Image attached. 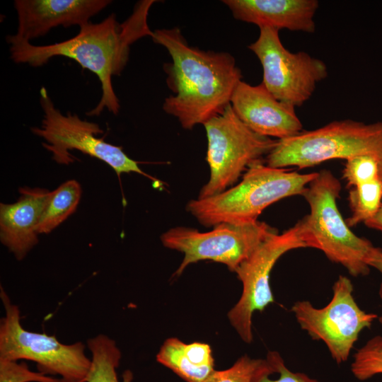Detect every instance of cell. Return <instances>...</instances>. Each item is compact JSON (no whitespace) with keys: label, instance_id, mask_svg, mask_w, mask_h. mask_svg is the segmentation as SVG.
Masks as SVG:
<instances>
[{"label":"cell","instance_id":"1","mask_svg":"<svg viewBox=\"0 0 382 382\" xmlns=\"http://www.w3.org/2000/svg\"><path fill=\"white\" fill-rule=\"evenodd\" d=\"M155 1L138 2L132 13L122 23L117 21L115 13L100 23L89 22L79 28L77 35L60 42L35 45L15 34L7 35L11 59L16 64L34 67L44 66L57 56L76 61L83 69L95 74L101 84L100 100L86 115L98 116L105 109L117 115L120 105L112 78L120 75L126 66L130 46L144 36L153 35L147 17Z\"/></svg>","mask_w":382,"mask_h":382},{"label":"cell","instance_id":"2","mask_svg":"<svg viewBox=\"0 0 382 382\" xmlns=\"http://www.w3.org/2000/svg\"><path fill=\"white\" fill-rule=\"evenodd\" d=\"M151 38L172 59L163 65L173 93L164 100L163 111L176 117L185 129L221 114L242 81L235 58L228 52L189 45L178 28L155 30Z\"/></svg>","mask_w":382,"mask_h":382},{"label":"cell","instance_id":"3","mask_svg":"<svg viewBox=\"0 0 382 382\" xmlns=\"http://www.w3.org/2000/svg\"><path fill=\"white\" fill-rule=\"evenodd\" d=\"M317 175L301 174L257 162L244 173L240 183L213 197L191 199L186 210L208 228L221 223L254 222L272 204L302 195Z\"/></svg>","mask_w":382,"mask_h":382},{"label":"cell","instance_id":"4","mask_svg":"<svg viewBox=\"0 0 382 382\" xmlns=\"http://www.w3.org/2000/svg\"><path fill=\"white\" fill-rule=\"evenodd\" d=\"M340 191V183L330 171L318 172L302 195L310 212L296 224L306 248L321 250L353 277L366 276L376 247L354 234L342 218L337 204Z\"/></svg>","mask_w":382,"mask_h":382},{"label":"cell","instance_id":"5","mask_svg":"<svg viewBox=\"0 0 382 382\" xmlns=\"http://www.w3.org/2000/svg\"><path fill=\"white\" fill-rule=\"evenodd\" d=\"M375 154L382 158V122L365 124L352 120L333 121L322 127L302 131L277 140L266 156L277 168L312 167L332 159Z\"/></svg>","mask_w":382,"mask_h":382},{"label":"cell","instance_id":"6","mask_svg":"<svg viewBox=\"0 0 382 382\" xmlns=\"http://www.w3.org/2000/svg\"><path fill=\"white\" fill-rule=\"evenodd\" d=\"M203 125L210 177L200 190L198 199L213 197L233 186L243 172L262 161L277 142L251 130L239 119L231 103L221 114Z\"/></svg>","mask_w":382,"mask_h":382},{"label":"cell","instance_id":"7","mask_svg":"<svg viewBox=\"0 0 382 382\" xmlns=\"http://www.w3.org/2000/svg\"><path fill=\"white\" fill-rule=\"evenodd\" d=\"M0 297L5 316L0 321V359L31 361L39 372L59 376L64 382H84L91 359L81 342H60L54 335L25 330L21 323V311L1 286Z\"/></svg>","mask_w":382,"mask_h":382},{"label":"cell","instance_id":"8","mask_svg":"<svg viewBox=\"0 0 382 382\" xmlns=\"http://www.w3.org/2000/svg\"><path fill=\"white\" fill-rule=\"evenodd\" d=\"M40 104L43 118L40 127L31 128L32 132L44 139L42 146L52 154L59 164L69 165L76 159L69 151L76 150L106 163L117 173H136L149 179H157L143 171L139 162L129 158L120 146L106 142L97 135L103 131L94 122L81 119L68 112L66 115L57 109L45 87L40 91Z\"/></svg>","mask_w":382,"mask_h":382},{"label":"cell","instance_id":"9","mask_svg":"<svg viewBox=\"0 0 382 382\" xmlns=\"http://www.w3.org/2000/svg\"><path fill=\"white\" fill-rule=\"evenodd\" d=\"M278 233L265 222L221 223L207 232L177 226L161 236L164 247L178 250L184 257L173 277H179L190 264L209 260L222 263L235 272L268 237Z\"/></svg>","mask_w":382,"mask_h":382},{"label":"cell","instance_id":"10","mask_svg":"<svg viewBox=\"0 0 382 382\" xmlns=\"http://www.w3.org/2000/svg\"><path fill=\"white\" fill-rule=\"evenodd\" d=\"M353 290L351 280L340 275L333 284L330 301L323 308H316L305 300L291 307L301 329L313 340L323 341L338 364L347 361L360 332L378 318L359 308Z\"/></svg>","mask_w":382,"mask_h":382},{"label":"cell","instance_id":"11","mask_svg":"<svg viewBox=\"0 0 382 382\" xmlns=\"http://www.w3.org/2000/svg\"><path fill=\"white\" fill-rule=\"evenodd\" d=\"M248 49L262 64L264 86L276 99L294 108L308 100L316 84L328 76L323 60L305 52H291L274 28H260L257 39Z\"/></svg>","mask_w":382,"mask_h":382},{"label":"cell","instance_id":"12","mask_svg":"<svg viewBox=\"0 0 382 382\" xmlns=\"http://www.w3.org/2000/svg\"><path fill=\"white\" fill-rule=\"evenodd\" d=\"M306 248L296 224L282 233L265 239L235 271L243 290L238 302L228 311V318L240 337L246 343L253 341L252 318L255 311H262L274 302L270 274L277 261L286 253Z\"/></svg>","mask_w":382,"mask_h":382},{"label":"cell","instance_id":"13","mask_svg":"<svg viewBox=\"0 0 382 382\" xmlns=\"http://www.w3.org/2000/svg\"><path fill=\"white\" fill-rule=\"evenodd\" d=\"M231 105L239 119L262 136L280 140L302 132L303 125L295 108L276 99L262 83L252 86L240 81Z\"/></svg>","mask_w":382,"mask_h":382},{"label":"cell","instance_id":"14","mask_svg":"<svg viewBox=\"0 0 382 382\" xmlns=\"http://www.w3.org/2000/svg\"><path fill=\"white\" fill-rule=\"evenodd\" d=\"M111 2L110 0H15L18 18L15 35L30 42L58 26L81 28Z\"/></svg>","mask_w":382,"mask_h":382},{"label":"cell","instance_id":"15","mask_svg":"<svg viewBox=\"0 0 382 382\" xmlns=\"http://www.w3.org/2000/svg\"><path fill=\"white\" fill-rule=\"evenodd\" d=\"M19 193L16 202L0 204V241L22 260L38 243V226L52 191L23 187Z\"/></svg>","mask_w":382,"mask_h":382},{"label":"cell","instance_id":"16","mask_svg":"<svg viewBox=\"0 0 382 382\" xmlns=\"http://www.w3.org/2000/svg\"><path fill=\"white\" fill-rule=\"evenodd\" d=\"M233 16L260 28L313 33L316 0H224Z\"/></svg>","mask_w":382,"mask_h":382},{"label":"cell","instance_id":"17","mask_svg":"<svg viewBox=\"0 0 382 382\" xmlns=\"http://www.w3.org/2000/svg\"><path fill=\"white\" fill-rule=\"evenodd\" d=\"M156 359L186 382H204L215 370L212 349L203 342L186 344L176 337L168 338Z\"/></svg>","mask_w":382,"mask_h":382},{"label":"cell","instance_id":"18","mask_svg":"<svg viewBox=\"0 0 382 382\" xmlns=\"http://www.w3.org/2000/svg\"><path fill=\"white\" fill-rule=\"evenodd\" d=\"M91 354V363L84 382H120L117 369L122 353L116 342L104 334H99L87 340ZM132 373L124 372L122 382H132Z\"/></svg>","mask_w":382,"mask_h":382},{"label":"cell","instance_id":"19","mask_svg":"<svg viewBox=\"0 0 382 382\" xmlns=\"http://www.w3.org/2000/svg\"><path fill=\"white\" fill-rule=\"evenodd\" d=\"M81 192V187L75 180H67L53 190L42 215L38 233H50L71 215L77 208Z\"/></svg>","mask_w":382,"mask_h":382},{"label":"cell","instance_id":"20","mask_svg":"<svg viewBox=\"0 0 382 382\" xmlns=\"http://www.w3.org/2000/svg\"><path fill=\"white\" fill-rule=\"evenodd\" d=\"M348 199L352 216L346 219L347 225L365 223L375 216L382 205L381 179L351 187Z\"/></svg>","mask_w":382,"mask_h":382},{"label":"cell","instance_id":"21","mask_svg":"<svg viewBox=\"0 0 382 382\" xmlns=\"http://www.w3.org/2000/svg\"><path fill=\"white\" fill-rule=\"evenodd\" d=\"M253 382H320L307 374L291 371L280 354L269 351L255 372Z\"/></svg>","mask_w":382,"mask_h":382},{"label":"cell","instance_id":"22","mask_svg":"<svg viewBox=\"0 0 382 382\" xmlns=\"http://www.w3.org/2000/svg\"><path fill=\"white\" fill-rule=\"evenodd\" d=\"M351 371L362 381L382 374V336H374L357 349L353 356Z\"/></svg>","mask_w":382,"mask_h":382},{"label":"cell","instance_id":"23","mask_svg":"<svg viewBox=\"0 0 382 382\" xmlns=\"http://www.w3.org/2000/svg\"><path fill=\"white\" fill-rule=\"evenodd\" d=\"M375 154L358 155L346 160L342 176L351 187L379 178V162Z\"/></svg>","mask_w":382,"mask_h":382},{"label":"cell","instance_id":"24","mask_svg":"<svg viewBox=\"0 0 382 382\" xmlns=\"http://www.w3.org/2000/svg\"><path fill=\"white\" fill-rule=\"evenodd\" d=\"M262 359L243 355L230 368L221 371L214 370L204 382H253L255 372Z\"/></svg>","mask_w":382,"mask_h":382},{"label":"cell","instance_id":"25","mask_svg":"<svg viewBox=\"0 0 382 382\" xmlns=\"http://www.w3.org/2000/svg\"><path fill=\"white\" fill-rule=\"evenodd\" d=\"M0 382H64L60 378L31 371L27 363L0 359Z\"/></svg>","mask_w":382,"mask_h":382},{"label":"cell","instance_id":"26","mask_svg":"<svg viewBox=\"0 0 382 382\" xmlns=\"http://www.w3.org/2000/svg\"><path fill=\"white\" fill-rule=\"evenodd\" d=\"M369 265L371 267H374L377 270L382 274V249L380 248H376V250L372 253L369 260ZM379 296L382 299V282L380 285ZM378 321L382 325V316L378 317Z\"/></svg>","mask_w":382,"mask_h":382},{"label":"cell","instance_id":"27","mask_svg":"<svg viewBox=\"0 0 382 382\" xmlns=\"http://www.w3.org/2000/svg\"><path fill=\"white\" fill-rule=\"evenodd\" d=\"M364 224L371 228L379 231L382 233V205L378 212Z\"/></svg>","mask_w":382,"mask_h":382},{"label":"cell","instance_id":"28","mask_svg":"<svg viewBox=\"0 0 382 382\" xmlns=\"http://www.w3.org/2000/svg\"><path fill=\"white\" fill-rule=\"evenodd\" d=\"M379 177L382 180V158L380 160L379 162Z\"/></svg>","mask_w":382,"mask_h":382}]
</instances>
